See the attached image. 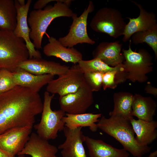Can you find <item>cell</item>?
I'll list each match as a JSON object with an SVG mask.
<instances>
[{
    "label": "cell",
    "mask_w": 157,
    "mask_h": 157,
    "mask_svg": "<svg viewBox=\"0 0 157 157\" xmlns=\"http://www.w3.org/2000/svg\"><path fill=\"white\" fill-rule=\"evenodd\" d=\"M43 108L38 93L27 88L17 85L0 94V135L12 128L33 126Z\"/></svg>",
    "instance_id": "cell-1"
},
{
    "label": "cell",
    "mask_w": 157,
    "mask_h": 157,
    "mask_svg": "<svg viewBox=\"0 0 157 157\" xmlns=\"http://www.w3.org/2000/svg\"><path fill=\"white\" fill-rule=\"evenodd\" d=\"M97 124L98 129L114 138L135 157H142L151 149L148 146L138 143L130 120L122 116L113 115L106 118L102 115Z\"/></svg>",
    "instance_id": "cell-2"
},
{
    "label": "cell",
    "mask_w": 157,
    "mask_h": 157,
    "mask_svg": "<svg viewBox=\"0 0 157 157\" xmlns=\"http://www.w3.org/2000/svg\"><path fill=\"white\" fill-rule=\"evenodd\" d=\"M72 1L59 0L53 5H47L43 9L33 10L30 13L27 19L31 29L29 37L35 48H42L43 36L54 19L62 17H72L74 13L69 6Z\"/></svg>",
    "instance_id": "cell-3"
},
{
    "label": "cell",
    "mask_w": 157,
    "mask_h": 157,
    "mask_svg": "<svg viewBox=\"0 0 157 157\" xmlns=\"http://www.w3.org/2000/svg\"><path fill=\"white\" fill-rule=\"evenodd\" d=\"M29 58L24 40L13 31L0 30V68L13 72L22 63Z\"/></svg>",
    "instance_id": "cell-4"
},
{
    "label": "cell",
    "mask_w": 157,
    "mask_h": 157,
    "mask_svg": "<svg viewBox=\"0 0 157 157\" xmlns=\"http://www.w3.org/2000/svg\"><path fill=\"white\" fill-rule=\"evenodd\" d=\"M129 41L128 49L122 51L124 58L123 64L127 73V79L132 82H146L147 74L153 71L152 57L146 49H141L138 52L133 51Z\"/></svg>",
    "instance_id": "cell-5"
},
{
    "label": "cell",
    "mask_w": 157,
    "mask_h": 157,
    "mask_svg": "<svg viewBox=\"0 0 157 157\" xmlns=\"http://www.w3.org/2000/svg\"><path fill=\"white\" fill-rule=\"evenodd\" d=\"M54 96V94L51 95L49 92H45L41 119L39 123L34 126L37 135L48 141L56 139L58 132L63 131L65 126L63 118L65 113L61 109L53 110L51 108Z\"/></svg>",
    "instance_id": "cell-6"
},
{
    "label": "cell",
    "mask_w": 157,
    "mask_h": 157,
    "mask_svg": "<svg viewBox=\"0 0 157 157\" xmlns=\"http://www.w3.org/2000/svg\"><path fill=\"white\" fill-rule=\"evenodd\" d=\"M126 24L120 12L112 8L99 10L92 18L90 26L94 31L116 38L123 35Z\"/></svg>",
    "instance_id": "cell-7"
},
{
    "label": "cell",
    "mask_w": 157,
    "mask_h": 157,
    "mask_svg": "<svg viewBox=\"0 0 157 157\" xmlns=\"http://www.w3.org/2000/svg\"><path fill=\"white\" fill-rule=\"evenodd\" d=\"M94 10L93 3L90 1L87 8L79 17L74 13L71 17L72 22L69 32L66 35L58 39L63 46L71 48L78 44L86 43L92 45L95 44V41L89 36L87 28L88 15Z\"/></svg>",
    "instance_id": "cell-8"
},
{
    "label": "cell",
    "mask_w": 157,
    "mask_h": 157,
    "mask_svg": "<svg viewBox=\"0 0 157 157\" xmlns=\"http://www.w3.org/2000/svg\"><path fill=\"white\" fill-rule=\"evenodd\" d=\"M60 109L65 113L81 114L86 111L94 101L93 92L85 81L75 92L60 96Z\"/></svg>",
    "instance_id": "cell-9"
},
{
    "label": "cell",
    "mask_w": 157,
    "mask_h": 157,
    "mask_svg": "<svg viewBox=\"0 0 157 157\" xmlns=\"http://www.w3.org/2000/svg\"><path fill=\"white\" fill-rule=\"evenodd\" d=\"M84 74L78 64L70 67L65 74L53 79L47 84L46 91L60 96L76 92L84 82Z\"/></svg>",
    "instance_id": "cell-10"
},
{
    "label": "cell",
    "mask_w": 157,
    "mask_h": 157,
    "mask_svg": "<svg viewBox=\"0 0 157 157\" xmlns=\"http://www.w3.org/2000/svg\"><path fill=\"white\" fill-rule=\"evenodd\" d=\"M33 126L11 128L0 135V148L15 157L29 139Z\"/></svg>",
    "instance_id": "cell-11"
},
{
    "label": "cell",
    "mask_w": 157,
    "mask_h": 157,
    "mask_svg": "<svg viewBox=\"0 0 157 157\" xmlns=\"http://www.w3.org/2000/svg\"><path fill=\"white\" fill-rule=\"evenodd\" d=\"M14 1L17 10V24L13 31V33L17 37L24 40L28 51L29 58H41V53L35 49L29 37L31 29L28 23L27 15L32 0H27L23 5H20L17 0Z\"/></svg>",
    "instance_id": "cell-12"
},
{
    "label": "cell",
    "mask_w": 157,
    "mask_h": 157,
    "mask_svg": "<svg viewBox=\"0 0 157 157\" xmlns=\"http://www.w3.org/2000/svg\"><path fill=\"white\" fill-rule=\"evenodd\" d=\"M82 128L71 129L65 127L63 131L65 140L58 147L61 150L63 157H87L83 145L85 135Z\"/></svg>",
    "instance_id": "cell-13"
},
{
    "label": "cell",
    "mask_w": 157,
    "mask_h": 157,
    "mask_svg": "<svg viewBox=\"0 0 157 157\" xmlns=\"http://www.w3.org/2000/svg\"><path fill=\"white\" fill-rule=\"evenodd\" d=\"M131 1L138 7L140 14L136 18L127 17L129 21L126 24L123 35L124 42L128 41L134 33L146 31L157 25L156 16L154 13L147 11L141 4L135 1Z\"/></svg>",
    "instance_id": "cell-14"
},
{
    "label": "cell",
    "mask_w": 157,
    "mask_h": 157,
    "mask_svg": "<svg viewBox=\"0 0 157 157\" xmlns=\"http://www.w3.org/2000/svg\"><path fill=\"white\" fill-rule=\"evenodd\" d=\"M18 68L35 75L51 74L59 76L66 73L70 67L42 58H28L21 63Z\"/></svg>",
    "instance_id": "cell-15"
},
{
    "label": "cell",
    "mask_w": 157,
    "mask_h": 157,
    "mask_svg": "<svg viewBox=\"0 0 157 157\" xmlns=\"http://www.w3.org/2000/svg\"><path fill=\"white\" fill-rule=\"evenodd\" d=\"M122 44L119 41L103 42L94 50L93 58H98L107 65L115 67L123 63L124 56L121 53Z\"/></svg>",
    "instance_id": "cell-16"
},
{
    "label": "cell",
    "mask_w": 157,
    "mask_h": 157,
    "mask_svg": "<svg viewBox=\"0 0 157 157\" xmlns=\"http://www.w3.org/2000/svg\"><path fill=\"white\" fill-rule=\"evenodd\" d=\"M49 42L44 47L43 52L47 56H54L66 62L74 65L83 60L81 53L74 47L63 46L56 38L51 36L48 38Z\"/></svg>",
    "instance_id": "cell-17"
},
{
    "label": "cell",
    "mask_w": 157,
    "mask_h": 157,
    "mask_svg": "<svg viewBox=\"0 0 157 157\" xmlns=\"http://www.w3.org/2000/svg\"><path fill=\"white\" fill-rule=\"evenodd\" d=\"M58 149L48 140L32 133L24 148L17 155H28L31 157H58Z\"/></svg>",
    "instance_id": "cell-18"
},
{
    "label": "cell",
    "mask_w": 157,
    "mask_h": 157,
    "mask_svg": "<svg viewBox=\"0 0 157 157\" xmlns=\"http://www.w3.org/2000/svg\"><path fill=\"white\" fill-rule=\"evenodd\" d=\"M13 73L16 85L27 88L37 92L53 79L54 76L51 74L35 75L19 68Z\"/></svg>",
    "instance_id": "cell-19"
},
{
    "label": "cell",
    "mask_w": 157,
    "mask_h": 157,
    "mask_svg": "<svg viewBox=\"0 0 157 157\" xmlns=\"http://www.w3.org/2000/svg\"><path fill=\"white\" fill-rule=\"evenodd\" d=\"M84 142L90 157H128L129 155L123 148H115L101 140L85 136Z\"/></svg>",
    "instance_id": "cell-20"
},
{
    "label": "cell",
    "mask_w": 157,
    "mask_h": 157,
    "mask_svg": "<svg viewBox=\"0 0 157 157\" xmlns=\"http://www.w3.org/2000/svg\"><path fill=\"white\" fill-rule=\"evenodd\" d=\"M130 122L136 135L135 140L139 144L148 146L156 139L157 122L156 120L147 122L133 118Z\"/></svg>",
    "instance_id": "cell-21"
},
{
    "label": "cell",
    "mask_w": 157,
    "mask_h": 157,
    "mask_svg": "<svg viewBox=\"0 0 157 157\" xmlns=\"http://www.w3.org/2000/svg\"><path fill=\"white\" fill-rule=\"evenodd\" d=\"M156 107V102L151 97H145L136 94L133 96L132 115L138 119L151 122L153 120Z\"/></svg>",
    "instance_id": "cell-22"
},
{
    "label": "cell",
    "mask_w": 157,
    "mask_h": 157,
    "mask_svg": "<svg viewBox=\"0 0 157 157\" xmlns=\"http://www.w3.org/2000/svg\"><path fill=\"white\" fill-rule=\"evenodd\" d=\"M101 116V113H66L63 119L65 123V126L69 129H74L79 127H87L92 132H95L98 129L96 123L98 122Z\"/></svg>",
    "instance_id": "cell-23"
},
{
    "label": "cell",
    "mask_w": 157,
    "mask_h": 157,
    "mask_svg": "<svg viewBox=\"0 0 157 157\" xmlns=\"http://www.w3.org/2000/svg\"><path fill=\"white\" fill-rule=\"evenodd\" d=\"M133 96L127 92L115 93L113 97L114 108L109 113V115H119L130 120L133 118L132 109Z\"/></svg>",
    "instance_id": "cell-24"
},
{
    "label": "cell",
    "mask_w": 157,
    "mask_h": 157,
    "mask_svg": "<svg viewBox=\"0 0 157 157\" xmlns=\"http://www.w3.org/2000/svg\"><path fill=\"white\" fill-rule=\"evenodd\" d=\"M14 1L0 0V30L13 31L17 24Z\"/></svg>",
    "instance_id": "cell-25"
},
{
    "label": "cell",
    "mask_w": 157,
    "mask_h": 157,
    "mask_svg": "<svg viewBox=\"0 0 157 157\" xmlns=\"http://www.w3.org/2000/svg\"><path fill=\"white\" fill-rule=\"evenodd\" d=\"M126 80L127 73L122 63L119 65L116 69L103 74L102 87L104 90L107 88L114 89Z\"/></svg>",
    "instance_id": "cell-26"
},
{
    "label": "cell",
    "mask_w": 157,
    "mask_h": 157,
    "mask_svg": "<svg viewBox=\"0 0 157 157\" xmlns=\"http://www.w3.org/2000/svg\"><path fill=\"white\" fill-rule=\"evenodd\" d=\"M133 43L135 45L145 43L154 51L155 60L157 58V25L146 31L138 32L131 36Z\"/></svg>",
    "instance_id": "cell-27"
},
{
    "label": "cell",
    "mask_w": 157,
    "mask_h": 157,
    "mask_svg": "<svg viewBox=\"0 0 157 157\" xmlns=\"http://www.w3.org/2000/svg\"><path fill=\"white\" fill-rule=\"evenodd\" d=\"M77 64L84 74L92 72H99L104 74L116 69L119 65L115 67H111L97 58H93L89 60H82Z\"/></svg>",
    "instance_id": "cell-28"
},
{
    "label": "cell",
    "mask_w": 157,
    "mask_h": 157,
    "mask_svg": "<svg viewBox=\"0 0 157 157\" xmlns=\"http://www.w3.org/2000/svg\"><path fill=\"white\" fill-rule=\"evenodd\" d=\"M16 85L14 79L13 72L6 69H1L0 94L9 91Z\"/></svg>",
    "instance_id": "cell-29"
},
{
    "label": "cell",
    "mask_w": 157,
    "mask_h": 157,
    "mask_svg": "<svg viewBox=\"0 0 157 157\" xmlns=\"http://www.w3.org/2000/svg\"><path fill=\"white\" fill-rule=\"evenodd\" d=\"M103 74L99 72L84 74L85 80L93 92L98 91L101 90L102 87Z\"/></svg>",
    "instance_id": "cell-30"
},
{
    "label": "cell",
    "mask_w": 157,
    "mask_h": 157,
    "mask_svg": "<svg viewBox=\"0 0 157 157\" xmlns=\"http://www.w3.org/2000/svg\"><path fill=\"white\" fill-rule=\"evenodd\" d=\"M59 0H38L35 3L33 8L35 10L42 9L49 3L52 1H57Z\"/></svg>",
    "instance_id": "cell-31"
},
{
    "label": "cell",
    "mask_w": 157,
    "mask_h": 157,
    "mask_svg": "<svg viewBox=\"0 0 157 157\" xmlns=\"http://www.w3.org/2000/svg\"><path fill=\"white\" fill-rule=\"evenodd\" d=\"M145 90L147 93L151 94L156 97L157 95V89L156 88L153 87L151 83L148 82L145 88Z\"/></svg>",
    "instance_id": "cell-32"
},
{
    "label": "cell",
    "mask_w": 157,
    "mask_h": 157,
    "mask_svg": "<svg viewBox=\"0 0 157 157\" xmlns=\"http://www.w3.org/2000/svg\"><path fill=\"white\" fill-rule=\"evenodd\" d=\"M0 157H15L13 156L0 148Z\"/></svg>",
    "instance_id": "cell-33"
},
{
    "label": "cell",
    "mask_w": 157,
    "mask_h": 157,
    "mask_svg": "<svg viewBox=\"0 0 157 157\" xmlns=\"http://www.w3.org/2000/svg\"><path fill=\"white\" fill-rule=\"evenodd\" d=\"M19 3L21 5H23L25 4V1L24 0H17Z\"/></svg>",
    "instance_id": "cell-34"
},
{
    "label": "cell",
    "mask_w": 157,
    "mask_h": 157,
    "mask_svg": "<svg viewBox=\"0 0 157 157\" xmlns=\"http://www.w3.org/2000/svg\"><path fill=\"white\" fill-rule=\"evenodd\" d=\"M17 156V157H25V156L24 155H19Z\"/></svg>",
    "instance_id": "cell-35"
},
{
    "label": "cell",
    "mask_w": 157,
    "mask_h": 157,
    "mask_svg": "<svg viewBox=\"0 0 157 157\" xmlns=\"http://www.w3.org/2000/svg\"><path fill=\"white\" fill-rule=\"evenodd\" d=\"M1 69L0 68V70Z\"/></svg>",
    "instance_id": "cell-36"
}]
</instances>
